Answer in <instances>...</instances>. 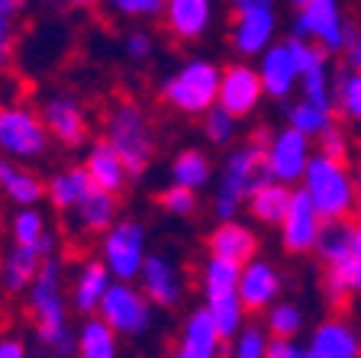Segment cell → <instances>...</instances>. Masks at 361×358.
I'll return each mask as SVG.
<instances>
[{
    "mask_svg": "<svg viewBox=\"0 0 361 358\" xmlns=\"http://www.w3.org/2000/svg\"><path fill=\"white\" fill-rule=\"evenodd\" d=\"M239 278H242L239 265H229V261H219V258H207V265H203V271H200V287H203L207 304L239 294Z\"/></svg>",
    "mask_w": 361,
    "mask_h": 358,
    "instance_id": "1f68e13d",
    "label": "cell"
},
{
    "mask_svg": "<svg viewBox=\"0 0 361 358\" xmlns=\"http://www.w3.org/2000/svg\"><path fill=\"white\" fill-rule=\"evenodd\" d=\"M342 20L332 0H303L297 4V20H293V36L316 42L329 55L342 52Z\"/></svg>",
    "mask_w": 361,
    "mask_h": 358,
    "instance_id": "7c38bea8",
    "label": "cell"
},
{
    "mask_svg": "<svg viewBox=\"0 0 361 358\" xmlns=\"http://www.w3.org/2000/svg\"><path fill=\"white\" fill-rule=\"evenodd\" d=\"M110 10L126 16V20H139V16H161L165 4L161 0H113Z\"/></svg>",
    "mask_w": 361,
    "mask_h": 358,
    "instance_id": "b9f144b4",
    "label": "cell"
},
{
    "mask_svg": "<svg viewBox=\"0 0 361 358\" xmlns=\"http://www.w3.org/2000/svg\"><path fill=\"white\" fill-rule=\"evenodd\" d=\"M303 329V316L293 304H274L268 310V333L271 339H290Z\"/></svg>",
    "mask_w": 361,
    "mask_h": 358,
    "instance_id": "d590c367",
    "label": "cell"
},
{
    "mask_svg": "<svg viewBox=\"0 0 361 358\" xmlns=\"http://www.w3.org/2000/svg\"><path fill=\"white\" fill-rule=\"evenodd\" d=\"M210 16L213 7L207 0H171L165 4V13H161V23L171 39L178 42H194L203 32L210 30Z\"/></svg>",
    "mask_w": 361,
    "mask_h": 358,
    "instance_id": "44dd1931",
    "label": "cell"
},
{
    "mask_svg": "<svg viewBox=\"0 0 361 358\" xmlns=\"http://www.w3.org/2000/svg\"><path fill=\"white\" fill-rule=\"evenodd\" d=\"M139 291L145 294L152 306H165L171 310L174 304L184 294V281H180V271L174 268V261L165 255H149L142 265V275H139Z\"/></svg>",
    "mask_w": 361,
    "mask_h": 358,
    "instance_id": "e0dca14e",
    "label": "cell"
},
{
    "mask_svg": "<svg viewBox=\"0 0 361 358\" xmlns=\"http://www.w3.org/2000/svg\"><path fill=\"white\" fill-rule=\"evenodd\" d=\"M219 75L223 68H216L207 59H194L188 65H180L161 88V100L171 110L188 113V117H207L219 100Z\"/></svg>",
    "mask_w": 361,
    "mask_h": 358,
    "instance_id": "277c9868",
    "label": "cell"
},
{
    "mask_svg": "<svg viewBox=\"0 0 361 358\" xmlns=\"http://www.w3.org/2000/svg\"><path fill=\"white\" fill-rule=\"evenodd\" d=\"M278 291H281V275H278V268H274V265L255 258L252 265H245V268H242L239 304H242V310H245V314H258V310H264L271 300L278 297Z\"/></svg>",
    "mask_w": 361,
    "mask_h": 358,
    "instance_id": "7402d4cb",
    "label": "cell"
},
{
    "mask_svg": "<svg viewBox=\"0 0 361 358\" xmlns=\"http://www.w3.org/2000/svg\"><path fill=\"white\" fill-rule=\"evenodd\" d=\"M310 358H361V345L355 339L352 326L342 316H332L313 333V342L307 349Z\"/></svg>",
    "mask_w": 361,
    "mask_h": 358,
    "instance_id": "d4e9b609",
    "label": "cell"
},
{
    "mask_svg": "<svg viewBox=\"0 0 361 358\" xmlns=\"http://www.w3.org/2000/svg\"><path fill=\"white\" fill-rule=\"evenodd\" d=\"M358 191H361V174H358Z\"/></svg>",
    "mask_w": 361,
    "mask_h": 358,
    "instance_id": "c3c4849f",
    "label": "cell"
},
{
    "mask_svg": "<svg viewBox=\"0 0 361 358\" xmlns=\"http://www.w3.org/2000/svg\"><path fill=\"white\" fill-rule=\"evenodd\" d=\"M97 316L116 336H142L152 326V304L145 294L139 291V284H120L113 281L106 291L104 304H100Z\"/></svg>",
    "mask_w": 361,
    "mask_h": 358,
    "instance_id": "ba28073f",
    "label": "cell"
},
{
    "mask_svg": "<svg viewBox=\"0 0 361 358\" xmlns=\"http://www.w3.org/2000/svg\"><path fill=\"white\" fill-rule=\"evenodd\" d=\"M213 178V165L210 158L203 155L197 149H184L178 158L171 162V184L178 187H188V191H200L207 181Z\"/></svg>",
    "mask_w": 361,
    "mask_h": 358,
    "instance_id": "d6a6232c",
    "label": "cell"
},
{
    "mask_svg": "<svg viewBox=\"0 0 361 358\" xmlns=\"http://www.w3.org/2000/svg\"><path fill=\"white\" fill-rule=\"evenodd\" d=\"M264 352H268V336L258 326H245L229 342V358H264Z\"/></svg>",
    "mask_w": 361,
    "mask_h": 358,
    "instance_id": "74e56055",
    "label": "cell"
},
{
    "mask_svg": "<svg viewBox=\"0 0 361 358\" xmlns=\"http://www.w3.org/2000/svg\"><path fill=\"white\" fill-rule=\"evenodd\" d=\"M274 23H278L274 4H268V0H239V4H233V23H229L233 49L239 55L268 52Z\"/></svg>",
    "mask_w": 361,
    "mask_h": 358,
    "instance_id": "30bf717a",
    "label": "cell"
},
{
    "mask_svg": "<svg viewBox=\"0 0 361 358\" xmlns=\"http://www.w3.org/2000/svg\"><path fill=\"white\" fill-rule=\"evenodd\" d=\"M262 97H264V88L255 68L248 65L223 68V75H219V100H216L219 110H226L233 119H239L255 110Z\"/></svg>",
    "mask_w": 361,
    "mask_h": 358,
    "instance_id": "4fadbf2b",
    "label": "cell"
},
{
    "mask_svg": "<svg viewBox=\"0 0 361 358\" xmlns=\"http://www.w3.org/2000/svg\"><path fill=\"white\" fill-rule=\"evenodd\" d=\"M23 7L16 0H0V75H7L16 52V30H20Z\"/></svg>",
    "mask_w": 361,
    "mask_h": 358,
    "instance_id": "e575fe53",
    "label": "cell"
},
{
    "mask_svg": "<svg viewBox=\"0 0 361 358\" xmlns=\"http://www.w3.org/2000/svg\"><path fill=\"white\" fill-rule=\"evenodd\" d=\"M207 314L213 316V326H216V333H219V339H223V342H233L242 329H245V326H242L245 310H242V304H239V294L207 304Z\"/></svg>",
    "mask_w": 361,
    "mask_h": 358,
    "instance_id": "836d02e7",
    "label": "cell"
},
{
    "mask_svg": "<svg viewBox=\"0 0 361 358\" xmlns=\"http://www.w3.org/2000/svg\"><path fill=\"white\" fill-rule=\"evenodd\" d=\"M110 284H113V278H110V271L104 268L100 258L81 261L75 278H71V287H68V304L75 306L78 314L94 316L100 310V304H104Z\"/></svg>",
    "mask_w": 361,
    "mask_h": 358,
    "instance_id": "d6986e66",
    "label": "cell"
},
{
    "mask_svg": "<svg viewBox=\"0 0 361 358\" xmlns=\"http://www.w3.org/2000/svg\"><path fill=\"white\" fill-rule=\"evenodd\" d=\"M358 242H361V210H358Z\"/></svg>",
    "mask_w": 361,
    "mask_h": 358,
    "instance_id": "7dc6e473",
    "label": "cell"
},
{
    "mask_svg": "<svg viewBox=\"0 0 361 358\" xmlns=\"http://www.w3.org/2000/svg\"><path fill=\"white\" fill-rule=\"evenodd\" d=\"M0 358H30V349L20 336H10V333H0Z\"/></svg>",
    "mask_w": 361,
    "mask_h": 358,
    "instance_id": "ee69618b",
    "label": "cell"
},
{
    "mask_svg": "<svg viewBox=\"0 0 361 358\" xmlns=\"http://www.w3.org/2000/svg\"><path fill=\"white\" fill-rule=\"evenodd\" d=\"M258 78H262V88L268 97L284 100L293 90L297 78H300V68H297V59H293L290 45H268V52L262 55V68H258Z\"/></svg>",
    "mask_w": 361,
    "mask_h": 358,
    "instance_id": "603a6c76",
    "label": "cell"
},
{
    "mask_svg": "<svg viewBox=\"0 0 361 358\" xmlns=\"http://www.w3.org/2000/svg\"><path fill=\"white\" fill-rule=\"evenodd\" d=\"M84 172H87L90 184L104 191V194H120L123 187H126L129 174H126V165L120 162V155L110 149V142L100 136L94 145L87 149V158H84Z\"/></svg>",
    "mask_w": 361,
    "mask_h": 358,
    "instance_id": "cb8c5ba5",
    "label": "cell"
},
{
    "mask_svg": "<svg viewBox=\"0 0 361 358\" xmlns=\"http://www.w3.org/2000/svg\"><path fill=\"white\" fill-rule=\"evenodd\" d=\"M207 249H210V258H219V261H229V265H252L255 261V252H258V236L248 226L242 223H219L216 229L210 232L207 239Z\"/></svg>",
    "mask_w": 361,
    "mask_h": 358,
    "instance_id": "ffe728a7",
    "label": "cell"
},
{
    "mask_svg": "<svg viewBox=\"0 0 361 358\" xmlns=\"http://www.w3.org/2000/svg\"><path fill=\"white\" fill-rule=\"evenodd\" d=\"M90 191H94V184H90L84 165L81 168H65V172L52 174V178L45 181V201H52V207L61 210V213H75L78 203Z\"/></svg>",
    "mask_w": 361,
    "mask_h": 358,
    "instance_id": "f1b7e54d",
    "label": "cell"
},
{
    "mask_svg": "<svg viewBox=\"0 0 361 358\" xmlns=\"http://www.w3.org/2000/svg\"><path fill=\"white\" fill-rule=\"evenodd\" d=\"M319 155L332 158V162H338V165L348 162V139H345L342 123H329V126L319 133Z\"/></svg>",
    "mask_w": 361,
    "mask_h": 358,
    "instance_id": "ab89813d",
    "label": "cell"
},
{
    "mask_svg": "<svg viewBox=\"0 0 361 358\" xmlns=\"http://www.w3.org/2000/svg\"><path fill=\"white\" fill-rule=\"evenodd\" d=\"M323 294L329 300L332 314L345 316L355 294H361V242L358 232L345 249L323 261Z\"/></svg>",
    "mask_w": 361,
    "mask_h": 358,
    "instance_id": "9c48e42d",
    "label": "cell"
},
{
    "mask_svg": "<svg viewBox=\"0 0 361 358\" xmlns=\"http://www.w3.org/2000/svg\"><path fill=\"white\" fill-rule=\"evenodd\" d=\"M39 271H42V258L32 249L10 246V252H4L0 258V287L7 294H30Z\"/></svg>",
    "mask_w": 361,
    "mask_h": 358,
    "instance_id": "4316f807",
    "label": "cell"
},
{
    "mask_svg": "<svg viewBox=\"0 0 361 358\" xmlns=\"http://www.w3.org/2000/svg\"><path fill=\"white\" fill-rule=\"evenodd\" d=\"M100 261L110 271L113 281L135 284L142 275V265L149 258L145 246V226L139 220H120L106 236H100Z\"/></svg>",
    "mask_w": 361,
    "mask_h": 358,
    "instance_id": "52a82bcc",
    "label": "cell"
},
{
    "mask_svg": "<svg viewBox=\"0 0 361 358\" xmlns=\"http://www.w3.org/2000/svg\"><path fill=\"white\" fill-rule=\"evenodd\" d=\"M49 129L42 113L26 104H0V155L10 162H32L49 152Z\"/></svg>",
    "mask_w": 361,
    "mask_h": 358,
    "instance_id": "8992f818",
    "label": "cell"
},
{
    "mask_svg": "<svg viewBox=\"0 0 361 358\" xmlns=\"http://www.w3.org/2000/svg\"><path fill=\"white\" fill-rule=\"evenodd\" d=\"M10 239L20 249H32L42 261L59 255V236H55V229L49 226V220H45V213L39 207L13 210V217H10Z\"/></svg>",
    "mask_w": 361,
    "mask_h": 358,
    "instance_id": "2e32d148",
    "label": "cell"
},
{
    "mask_svg": "<svg viewBox=\"0 0 361 358\" xmlns=\"http://www.w3.org/2000/svg\"><path fill=\"white\" fill-rule=\"evenodd\" d=\"M116 213H120L116 197L104 194V191H97V187H94V191H90V194L78 203V210L71 213V217H75V223L81 226V232H90V236H106L113 226L120 223V220H116Z\"/></svg>",
    "mask_w": 361,
    "mask_h": 358,
    "instance_id": "83f0119b",
    "label": "cell"
},
{
    "mask_svg": "<svg viewBox=\"0 0 361 358\" xmlns=\"http://www.w3.org/2000/svg\"><path fill=\"white\" fill-rule=\"evenodd\" d=\"M290 197L293 191L287 184H278V181H268L264 187H258L255 194L248 197V213L258 220V223H268V226H281L290 210Z\"/></svg>",
    "mask_w": 361,
    "mask_h": 358,
    "instance_id": "f546056e",
    "label": "cell"
},
{
    "mask_svg": "<svg viewBox=\"0 0 361 358\" xmlns=\"http://www.w3.org/2000/svg\"><path fill=\"white\" fill-rule=\"evenodd\" d=\"M203 133H207V139H210L213 145H226V142H233V136H235V119L226 110L213 107V110L207 113V119H203Z\"/></svg>",
    "mask_w": 361,
    "mask_h": 358,
    "instance_id": "60d3db41",
    "label": "cell"
},
{
    "mask_svg": "<svg viewBox=\"0 0 361 358\" xmlns=\"http://www.w3.org/2000/svg\"><path fill=\"white\" fill-rule=\"evenodd\" d=\"M158 207L165 210V213H171V217H194L197 213V194L188 191V187L171 184L158 194Z\"/></svg>",
    "mask_w": 361,
    "mask_h": 358,
    "instance_id": "f35d334b",
    "label": "cell"
},
{
    "mask_svg": "<svg viewBox=\"0 0 361 358\" xmlns=\"http://www.w3.org/2000/svg\"><path fill=\"white\" fill-rule=\"evenodd\" d=\"M274 133L268 129H255L248 136V142L235 145L229 155H226L223 165V181L216 187V201H213V210H216L219 223H233L235 210L242 203H248V197L255 194L258 187H264L271 178V165H268V149Z\"/></svg>",
    "mask_w": 361,
    "mask_h": 358,
    "instance_id": "7a4b0ae2",
    "label": "cell"
},
{
    "mask_svg": "<svg viewBox=\"0 0 361 358\" xmlns=\"http://www.w3.org/2000/svg\"><path fill=\"white\" fill-rule=\"evenodd\" d=\"M264 358H303V352L290 342V339H268V352Z\"/></svg>",
    "mask_w": 361,
    "mask_h": 358,
    "instance_id": "f6af8a7d",
    "label": "cell"
},
{
    "mask_svg": "<svg viewBox=\"0 0 361 358\" xmlns=\"http://www.w3.org/2000/svg\"><path fill=\"white\" fill-rule=\"evenodd\" d=\"M116 333L100 316H87L78 329V358H120Z\"/></svg>",
    "mask_w": 361,
    "mask_h": 358,
    "instance_id": "4dcf8cb0",
    "label": "cell"
},
{
    "mask_svg": "<svg viewBox=\"0 0 361 358\" xmlns=\"http://www.w3.org/2000/svg\"><path fill=\"white\" fill-rule=\"evenodd\" d=\"M30 358H55V355H52L49 349H42V345H32V349H30Z\"/></svg>",
    "mask_w": 361,
    "mask_h": 358,
    "instance_id": "bcb514c9",
    "label": "cell"
},
{
    "mask_svg": "<svg viewBox=\"0 0 361 358\" xmlns=\"http://www.w3.org/2000/svg\"><path fill=\"white\" fill-rule=\"evenodd\" d=\"M30 316L36 326V345L55 358H78V333L68 326V294L61 258H45L39 278L30 287Z\"/></svg>",
    "mask_w": 361,
    "mask_h": 358,
    "instance_id": "6da1fadb",
    "label": "cell"
},
{
    "mask_svg": "<svg viewBox=\"0 0 361 358\" xmlns=\"http://www.w3.org/2000/svg\"><path fill=\"white\" fill-rule=\"evenodd\" d=\"M219 352H223V339H219L207 306H200L184 320L180 336L174 339L171 358H219Z\"/></svg>",
    "mask_w": 361,
    "mask_h": 358,
    "instance_id": "ac0fdd59",
    "label": "cell"
},
{
    "mask_svg": "<svg viewBox=\"0 0 361 358\" xmlns=\"http://www.w3.org/2000/svg\"><path fill=\"white\" fill-rule=\"evenodd\" d=\"M104 139L110 142V149L126 165L129 181H139L149 172L152 158H155V136H152L145 110L135 100L123 97L106 110Z\"/></svg>",
    "mask_w": 361,
    "mask_h": 358,
    "instance_id": "3957f363",
    "label": "cell"
},
{
    "mask_svg": "<svg viewBox=\"0 0 361 358\" xmlns=\"http://www.w3.org/2000/svg\"><path fill=\"white\" fill-rule=\"evenodd\" d=\"M307 149L310 142L307 136H300L297 129H281V133H274V139H271V149H268V165H271V178L278 181V184H287L290 187L297 178H303L307 174Z\"/></svg>",
    "mask_w": 361,
    "mask_h": 358,
    "instance_id": "9a60e30c",
    "label": "cell"
},
{
    "mask_svg": "<svg viewBox=\"0 0 361 358\" xmlns=\"http://www.w3.org/2000/svg\"><path fill=\"white\" fill-rule=\"evenodd\" d=\"M319 229H323V220L316 213L313 201H310L307 191H293L290 197V210H287L284 223H281V242L290 255H300L316 249V239H319Z\"/></svg>",
    "mask_w": 361,
    "mask_h": 358,
    "instance_id": "5bb4252c",
    "label": "cell"
},
{
    "mask_svg": "<svg viewBox=\"0 0 361 358\" xmlns=\"http://www.w3.org/2000/svg\"><path fill=\"white\" fill-rule=\"evenodd\" d=\"M287 119H290V129H297L300 136H316L319 139V133H323L326 126L332 123V117H326L323 110H316V107H310L307 100H300V104H293L290 110H287Z\"/></svg>",
    "mask_w": 361,
    "mask_h": 358,
    "instance_id": "8d00e7d4",
    "label": "cell"
},
{
    "mask_svg": "<svg viewBox=\"0 0 361 358\" xmlns=\"http://www.w3.org/2000/svg\"><path fill=\"white\" fill-rule=\"evenodd\" d=\"M0 191L7 194L10 203H16V210L36 207L39 201H45V181L4 155H0Z\"/></svg>",
    "mask_w": 361,
    "mask_h": 358,
    "instance_id": "484cf974",
    "label": "cell"
},
{
    "mask_svg": "<svg viewBox=\"0 0 361 358\" xmlns=\"http://www.w3.org/2000/svg\"><path fill=\"white\" fill-rule=\"evenodd\" d=\"M303 178H307L303 191L310 194V201H313V207L323 223L352 217L355 184H352V178H348L345 165L332 162V158H326V155H316V158H310Z\"/></svg>",
    "mask_w": 361,
    "mask_h": 358,
    "instance_id": "5b68a950",
    "label": "cell"
},
{
    "mask_svg": "<svg viewBox=\"0 0 361 358\" xmlns=\"http://www.w3.org/2000/svg\"><path fill=\"white\" fill-rule=\"evenodd\" d=\"M123 45H126V55L135 59V61H145L152 52H155V39H152L145 30H133Z\"/></svg>",
    "mask_w": 361,
    "mask_h": 358,
    "instance_id": "7bdbcfd3",
    "label": "cell"
},
{
    "mask_svg": "<svg viewBox=\"0 0 361 358\" xmlns=\"http://www.w3.org/2000/svg\"><path fill=\"white\" fill-rule=\"evenodd\" d=\"M42 123L49 129L52 139H59L61 145L68 149H78L84 145L90 136V117H87V107L81 104V97L68 94V90H55L49 97L42 100Z\"/></svg>",
    "mask_w": 361,
    "mask_h": 358,
    "instance_id": "8fae6325",
    "label": "cell"
},
{
    "mask_svg": "<svg viewBox=\"0 0 361 358\" xmlns=\"http://www.w3.org/2000/svg\"><path fill=\"white\" fill-rule=\"evenodd\" d=\"M303 358H310V355H307V352H303Z\"/></svg>",
    "mask_w": 361,
    "mask_h": 358,
    "instance_id": "681fc988",
    "label": "cell"
}]
</instances>
